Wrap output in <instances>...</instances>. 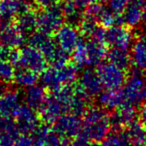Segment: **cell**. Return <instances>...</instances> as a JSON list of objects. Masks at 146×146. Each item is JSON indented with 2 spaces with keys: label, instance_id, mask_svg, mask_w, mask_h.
Instances as JSON below:
<instances>
[{
  "label": "cell",
  "instance_id": "obj_18",
  "mask_svg": "<svg viewBox=\"0 0 146 146\" xmlns=\"http://www.w3.org/2000/svg\"><path fill=\"white\" fill-rule=\"evenodd\" d=\"M87 67H95L101 64L107 56V48L104 42L90 40L84 43Z\"/></svg>",
  "mask_w": 146,
  "mask_h": 146
},
{
  "label": "cell",
  "instance_id": "obj_38",
  "mask_svg": "<svg viewBox=\"0 0 146 146\" xmlns=\"http://www.w3.org/2000/svg\"><path fill=\"white\" fill-rule=\"evenodd\" d=\"M118 136H119L120 143H121L122 146H136L133 143V141L130 140V138L127 135V133L125 131H123V132L121 131L119 134H118Z\"/></svg>",
  "mask_w": 146,
  "mask_h": 146
},
{
  "label": "cell",
  "instance_id": "obj_48",
  "mask_svg": "<svg viewBox=\"0 0 146 146\" xmlns=\"http://www.w3.org/2000/svg\"><path fill=\"white\" fill-rule=\"evenodd\" d=\"M0 1H1V0H0Z\"/></svg>",
  "mask_w": 146,
  "mask_h": 146
},
{
  "label": "cell",
  "instance_id": "obj_44",
  "mask_svg": "<svg viewBox=\"0 0 146 146\" xmlns=\"http://www.w3.org/2000/svg\"><path fill=\"white\" fill-rule=\"evenodd\" d=\"M5 24H6L5 22H4V21L1 20V19H0V32H1V30L3 29V27L5 26Z\"/></svg>",
  "mask_w": 146,
  "mask_h": 146
},
{
  "label": "cell",
  "instance_id": "obj_4",
  "mask_svg": "<svg viewBox=\"0 0 146 146\" xmlns=\"http://www.w3.org/2000/svg\"><path fill=\"white\" fill-rule=\"evenodd\" d=\"M104 87L108 90H117L124 85L127 80L125 70H121L111 62L101 63L96 70Z\"/></svg>",
  "mask_w": 146,
  "mask_h": 146
},
{
  "label": "cell",
  "instance_id": "obj_2",
  "mask_svg": "<svg viewBox=\"0 0 146 146\" xmlns=\"http://www.w3.org/2000/svg\"><path fill=\"white\" fill-rule=\"evenodd\" d=\"M146 84L144 71L139 70L138 68H131L129 71V77H127L124 84V93L126 101L134 106H139L143 101V91Z\"/></svg>",
  "mask_w": 146,
  "mask_h": 146
},
{
  "label": "cell",
  "instance_id": "obj_15",
  "mask_svg": "<svg viewBox=\"0 0 146 146\" xmlns=\"http://www.w3.org/2000/svg\"><path fill=\"white\" fill-rule=\"evenodd\" d=\"M32 9L30 3L25 0H1L0 1V19L9 23L22 11Z\"/></svg>",
  "mask_w": 146,
  "mask_h": 146
},
{
  "label": "cell",
  "instance_id": "obj_9",
  "mask_svg": "<svg viewBox=\"0 0 146 146\" xmlns=\"http://www.w3.org/2000/svg\"><path fill=\"white\" fill-rule=\"evenodd\" d=\"M54 129L60 136L65 138H74L82 130V121L79 116L71 113L63 114L54 123Z\"/></svg>",
  "mask_w": 146,
  "mask_h": 146
},
{
  "label": "cell",
  "instance_id": "obj_27",
  "mask_svg": "<svg viewBox=\"0 0 146 146\" xmlns=\"http://www.w3.org/2000/svg\"><path fill=\"white\" fill-rule=\"evenodd\" d=\"M38 77L37 73L28 70L25 68H19L15 71L14 82L19 87L21 88H29L31 86L35 85L37 82Z\"/></svg>",
  "mask_w": 146,
  "mask_h": 146
},
{
  "label": "cell",
  "instance_id": "obj_6",
  "mask_svg": "<svg viewBox=\"0 0 146 146\" xmlns=\"http://www.w3.org/2000/svg\"><path fill=\"white\" fill-rule=\"evenodd\" d=\"M55 40L57 45L68 54L73 53L77 46L80 44V32L75 25L63 24L56 32Z\"/></svg>",
  "mask_w": 146,
  "mask_h": 146
},
{
  "label": "cell",
  "instance_id": "obj_25",
  "mask_svg": "<svg viewBox=\"0 0 146 146\" xmlns=\"http://www.w3.org/2000/svg\"><path fill=\"white\" fill-rule=\"evenodd\" d=\"M107 59L109 62L116 65L123 70H127L131 65V57L128 51L118 48H112L107 53Z\"/></svg>",
  "mask_w": 146,
  "mask_h": 146
},
{
  "label": "cell",
  "instance_id": "obj_14",
  "mask_svg": "<svg viewBox=\"0 0 146 146\" xmlns=\"http://www.w3.org/2000/svg\"><path fill=\"white\" fill-rule=\"evenodd\" d=\"M21 107V96L16 90L7 89L0 96V117L11 118Z\"/></svg>",
  "mask_w": 146,
  "mask_h": 146
},
{
  "label": "cell",
  "instance_id": "obj_1",
  "mask_svg": "<svg viewBox=\"0 0 146 146\" xmlns=\"http://www.w3.org/2000/svg\"><path fill=\"white\" fill-rule=\"evenodd\" d=\"M111 129L110 117L101 106H92L83 114L82 132L94 143L102 141Z\"/></svg>",
  "mask_w": 146,
  "mask_h": 146
},
{
  "label": "cell",
  "instance_id": "obj_21",
  "mask_svg": "<svg viewBox=\"0 0 146 146\" xmlns=\"http://www.w3.org/2000/svg\"><path fill=\"white\" fill-rule=\"evenodd\" d=\"M19 131L16 122L10 118L4 117L0 127V146H14Z\"/></svg>",
  "mask_w": 146,
  "mask_h": 146
},
{
  "label": "cell",
  "instance_id": "obj_36",
  "mask_svg": "<svg viewBox=\"0 0 146 146\" xmlns=\"http://www.w3.org/2000/svg\"><path fill=\"white\" fill-rule=\"evenodd\" d=\"M90 140L84 135V134H79L74 137V140L71 141V146H91Z\"/></svg>",
  "mask_w": 146,
  "mask_h": 146
},
{
  "label": "cell",
  "instance_id": "obj_19",
  "mask_svg": "<svg viewBox=\"0 0 146 146\" xmlns=\"http://www.w3.org/2000/svg\"><path fill=\"white\" fill-rule=\"evenodd\" d=\"M98 105L105 110L114 111L122 106L126 101L125 95L123 91L119 89L108 90L102 92L98 95Z\"/></svg>",
  "mask_w": 146,
  "mask_h": 146
},
{
  "label": "cell",
  "instance_id": "obj_28",
  "mask_svg": "<svg viewBox=\"0 0 146 146\" xmlns=\"http://www.w3.org/2000/svg\"><path fill=\"white\" fill-rule=\"evenodd\" d=\"M56 70L57 75H58L59 80L62 85H71L78 78L79 67H77L74 63H68Z\"/></svg>",
  "mask_w": 146,
  "mask_h": 146
},
{
  "label": "cell",
  "instance_id": "obj_3",
  "mask_svg": "<svg viewBox=\"0 0 146 146\" xmlns=\"http://www.w3.org/2000/svg\"><path fill=\"white\" fill-rule=\"evenodd\" d=\"M65 18L60 6L54 5L52 7L43 9L37 15V29L48 35L56 33L64 24Z\"/></svg>",
  "mask_w": 146,
  "mask_h": 146
},
{
  "label": "cell",
  "instance_id": "obj_22",
  "mask_svg": "<svg viewBox=\"0 0 146 146\" xmlns=\"http://www.w3.org/2000/svg\"><path fill=\"white\" fill-rule=\"evenodd\" d=\"M46 92L44 86L33 85L27 88L24 94V101L27 106L33 109H39L46 99Z\"/></svg>",
  "mask_w": 146,
  "mask_h": 146
},
{
  "label": "cell",
  "instance_id": "obj_46",
  "mask_svg": "<svg viewBox=\"0 0 146 146\" xmlns=\"http://www.w3.org/2000/svg\"><path fill=\"white\" fill-rule=\"evenodd\" d=\"M100 2H106V1H108V0H98Z\"/></svg>",
  "mask_w": 146,
  "mask_h": 146
},
{
  "label": "cell",
  "instance_id": "obj_45",
  "mask_svg": "<svg viewBox=\"0 0 146 146\" xmlns=\"http://www.w3.org/2000/svg\"><path fill=\"white\" fill-rule=\"evenodd\" d=\"M91 146H99L96 143H91Z\"/></svg>",
  "mask_w": 146,
  "mask_h": 146
},
{
  "label": "cell",
  "instance_id": "obj_32",
  "mask_svg": "<svg viewBox=\"0 0 146 146\" xmlns=\"http://www.w3.org/2000/svg\"><path fill=\"white\" fill-rule=\"evenodd\" d=\"M51 129L48 127V124L44 123L43 125H38L37 128L32 132V137L35 146H44V141L46 139L48 133Z\"/></svg>",
  "mask_w": 146,
  "mask_h": 146
},
{
  "label": "cell",
  "instance_id": "obj_5",
  "mask_svg": "<svg viewBox=\"0 0 146 146\" xmlns=\"http://www.w3.org/2000/svg\"><path fill=\"white\" fill-rule=\"evenodd\" d=\"M134 34L129 27L122 24L115 25L108 28L106 33V43L113 48H118L128 51L134 43Z\"/></svg>",
  "mask_w": 146,
  "mask_h": 146
},
{
  "label": "cell",
  "instance_id": "obj_12",
  "mask_svg": "<svg viewBox=\"0 0 146 146\" xmlns=\"http://www.w3.org/2000/svg\"><path fill=\"white\" fill-rule=\"evenodd\" d=\"M79 87L89 98L97 97L103 92L104 85L96 70H85L80 76Z\"/></svg>",
  "mask_w": 146,
  "mask_h": 146
},
{
  "label": "cell",
  "instance_id": "obj_33",
  "mask_svg": "<svg viewBox=\"0 0 146 146\" xmlns=\"http://www.w3.org/2000/svg\"><path fill=\"white\" fill-rule=\"evenodd\" d=\"M131 0H108V7L116 14L121 15Z\"/></svg>",
  "mask_w": 146,
  "mask_h": 146
},
{
  "label": "cell",
  "instance_id": "obj_7",
  "mask_svg": "<svg viewBox=\"0 0 146 146\" xmlns=\"http://www.w3.org/2000/svg\"><path fill=\"white\" fill-rule=\"evenodd\" d=\"M20 67L25 68L35 73H41L46 68L47 61L44 54L33 46H25L21 50Z\"/></svg>",
  "mask_w": 146,
  "mask_h": 146
},
{
  "label": "cell",
  "instance_id": "obj_39",
  "mask_svg": "<svg viewBox=\"0 0 146 146\" xmlns=\"http://www.w3.org/2000/svg\"><path fill=\"white\" fill-rule=\"evenodd\" d=\"M74 1L79 9L82 11H83L87 9L92 4H94L95 2V0H74Z\"/></svg>",
  "mask_w": 146,
  "mask_h": 146
},
{
  "label": "cell",
  "instance_id": "obj_24",
  "mask_svg": "<svg viewBox=\"0 0 146 146\" xmlns=\"http://www.w3.org/2000/svg\"><path fill=\"white\" fill-rule=\"evenodd\" d=\"M60 7L62 9L65 21H67L68 23L75 26L79 25L82 17V11L76 5L74 0H63Z\"/></svg>",
  "mask_w": 146,
  "mask_h": 146
},
{
  "label": "cell",
  "instance_id": "obj_11",
  "mask_svg": "<svg viewBox=\"0 0 146 146\" xmlns=\"http://www.w3.org/2000/svg\"><path fill=\"white\" fill-rule=\"evenodd\" d=\"M86 11L96 19L98 23L105 28H110L112 26L123 23L121 15L116 14L109 7H106L99 3L94 2L92 4Z\"/></svg>",
  "mask_w": 146,
  "mask_h": 146
},
{
  "label": "cell",
  "instance_id": "obj_10",
  "mask_svg": "<svg viewBox=\"0 0 146 146\" xmlns=\"http://www.w3.org/2000/svg\"><path fill=\"white\" fill-rule=\"evenodd\" d=\"M14 117L18 129L21 133H32L39 125V116L35 109L27 105L21 106Z\"/></svg>",
  "mask_w": 146,
  "mask_h": 146
},
{
  "label": "cell",
  "instance_id": "obj_41",
  "mask_svg": "<svg viewBox=\"0 0 146 146\" xmlns=\"http://www.w3.org/2000/svg\"><path fill=\"white\" fill-rule=\"evenodd\" d=\"M139 118L140 121L143 123L144 126H146V103L145 105L141 107V109L139 111Z\"/></svg>",
  "mask_w": 146,
  "mask_h": 146
},
{
  "label": "cell",
  "instance_id": "obj_13",
  "mask_svg": "<svg viewBox=\"0 0 146 146\" xmlns=\"http://www.w3.org/2000/svg\"><path fill=\"white\" fill-rule=\"evenodd\" d=\"M39 111L40 119L48 125L55 123L60 116L66 113L63 105L53 94L46 97L45 101L39 108Z\"/></svg>",
  "mask_w": 146,
  "mask_h": 146
},
{
  "label": "cell",
  "instance_id": "obj_20",
  "mask_svg": "<svg viewBox=\"0 0 146 146\" xmlns=\"http://www.w3.org/2000/svg\"><path fill=\"white\" fill-rule=\"evenodd\" d=\"M130 51L132 64L146 72V30L134 41Z\"/></svg>",
  "mask_w": 146,
  "mask_h": 146
},
{
  "label": "cell",
  "instance_id": "obj_17",
  "mask_svg": "<svg viewBox=\"0 0 146 146\" xmlns=\"http://www.w3.org/2000/svg\"><path fill=\"white\" fill-rule=\"evenodd\" d=\"M144 0H131L121 14L123 23L129 28H137L143 21Z\"/></svg>",
  "mask_w": 146,
  "mask_h": 146
},
{
  "label": "cell",
  "instance_id": "obj_34",
  "mask_svg": "<svg viewBox=\"0 0 146 146\" xmlns=\"http://www.w3.org/2000/svg\"><path fill=\"white\" fill-rule=\"evenodd\" d=\"M14 146H35V145H34V141L32 135L22 133L17 137Z\"/></svg>",
  "mask_w": 146,
  "mask_h": 146
},
{
  "label": "cell",
  "instance_id": "obj_16",
  "mask_svg": "<svg viewBox=\"0 0 146 146\" xmlns=\"http://www.w3.org/2000/svg\"><path fill=\"white\" fill-rule=\"evenodd\" d=\"M24 33L17 24L6 23L0 32V43L9 49H18L24 44Z\"/></svg>",
  "mask_w": 146,
  "mask_h": 146
},
{
  "label": "cell",
  "instance_id": "obj_42",
  "mask_svg": "<svg viewBox=\"0 0 146 146\" xmlns=\"http://www.w3.org/2000/svg\"><path fill=\"white\" fill-rule=\"evenodd\" d=\"M143 23L146 27V0H144V11H143Z\"/></svg>",
  "mask_w": 146,
  "mask_h": 146
},
{
  "label": "cell",
  "instance_id": "obj_26",
  "mask_svg": "<svg viewBox=\"0 0 146 146\" xmlns=\"http://www.w3.org/2000/svg\"><path fill=\"white\" fill-rule=\"evenodd\" d=\"M41 83L42 86H44L46 90L50 92H56L61 88L63 85L61 84L58 75H57L56 68L50 67L41 73Z\"/></svg>",
  "mask_w": 146,
  "mask_h": 146
},
{
  "label": "cell",
  "instance_id": "obj_29",
  "mask_svg": "<svg viewBox=\"0 0 146 146\" xmlns=\"http://www.w3.org/2000/svg\"><path fill=\"white\" fill-rule=\"evenodd\" d=\"M125 132L136 146L144 143L146 141V129H144V125L141 121L135 120L129 124Z\"/></svg>",
  "mask_w": 146,
  "mask_h": 146
},
{
  "label": "cell",
  "instance_id": "obj_35",
  "mask_svg": "<svg viewBox=\"0 0 146 146\" xmlns=\"http://www.w3.org/2000/svg\"><path fill=\"white\" fill-rule=\"evenodd\" d=\"M99 146H122L120 143V139L118 134L113 133L110 135H107L105 139H104Z\"/></svg>",
  "mask_w": 146,
  "mask_h": 146
},
{
  "label": "cell",
  "instance_id": "obj_8",
  "mask_svg": "<svg viewBox=\"0 0 146 146\" xmlns=\"http://www.w3.org/2000/svg\"><path fill=\"white\" fill-rule=\"evenodd\" d=\"M138 116V111L136 106L129 102H125L118 108L113 111L110 115V124L111 129L115 132L121 131L122 128L128 127L129 124L135 121Z\"/></svg>",
  "mask_w": 146,
  "mask_h": 146
},
{
  "label": "cell",
  "instance_id": "obj_37",
  "mask_svg": "<svg viewBox=\"0 0 146 146\" xmlns=\"http://www.w3.org/2000/svg\"><path fill=\"white\" fill-rule=\"evenodd\" d=\"M58 0H33V4L41 9H46V7L56 5Z\"/></svg>",
  "mask_w": 146,
  "mask_h": 146
},
{
  "label": "cell",
  "instance_id": "obj_31",
  "mask_svg": "<svg viewBox=\"0 0 146 146\" xmlns=\"http://www.w3.org/2000/svg\"><path fill=\"white\" fill-rule=\"evenodd\" d=\"M68 59H70V54L58 47L56 51L47 59V63L51 65V67L58 68L68 64Z\"/></svg>",
  "mask_w": 146,
  "mask_h": 146
},
{
  "label": "cell",
  "instance_id": "obj_47",
  "mask_svg": "<svg viewBox=\"0 0 146 146\" xmlns=\"http://www.w3.org/2000/svg\"><path fill=\"white\" fill-rule=\"evenodd\" d=\"M138 146H146V144L143 143V144H140V145H138Z\"/></svg>",
  "mask_w": 146,
  "mask_h": 146
},
{
  "label": "cell",
  "instance_id": "obj_43",
  "mask_svg": "<svg viewBox=\"0 0 146 146\" xmlns=\"http://www.w3.org/2000/svg\"><path fill=\"white\" fill-rule=\"evenodd\" d=\"M143 101L146 103V84L143 87Z\"/></svg>",
  "mask_w": 146,
  "mask_h": 146
},
{
  "label": "cell",
  "instance_id": "obj_30",
  "mask_svg": "<svg viewBox=\"0 0 146 146\" xmlns=\"http://www.w3.org/2000/svg\"><path fill=\"white\" fill-rule=\"evenodd\" d=\"M14 65L7 59H0V83L3 85L14 80L15 76Z\"/></svg>",
  "mask_w": 146,
  "mask_h": 146
},
{
  "label": "cell",
  "instance_id": "obj_40",
  "mask_svg": "<svg viewBox=\"0 0 146 146\" xmlns=\"http://www.w3.org/2000/svg\"><path fill=\"white\" fill-rule=\"evenodd\" d=\"M10 49L6 47L5 45L0 43V59H7L9 58Z\"/></svg>",
  "mask_w": 146,
  "mask_h": 146
},
{
  "label": "cell",
  "instance_id": "obj_23",
  "mask_svg": "<svg viewBox=\"0 0 146 146\" xmlns=\"http://www.w3.org/2000/svg\"><path fill=\"white\" fill-rule=\"evenodd\" d=\"M16 24L24 34H31L37 28V15L29 9L19 15L16 19Z\"/></svg>",
  "mask_w": 146,
  "mask_h": 146
}]
</instances>
